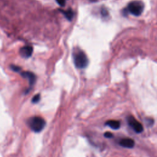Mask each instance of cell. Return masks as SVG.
I'll return each mask as SVG.
<instances>
[{"mask_svg":"<svg viewBox=\"0 0 157 157\" xmlns=\"http://www.w3.org/2000/svg\"><path fill=\"white\" fill-rule=\"evenodd\" d=\"M72 56L75 67L79 69H83L87 66L88 59L84 52L78 48H75L72 53Z\"/></svg>","mask_w":157,"mask_h":157,"instance_id":"obj_1","label":"cell"},{"mask_svg":"<svg viewBox=\"0 0 157 157\" xmlns=\"http://www.w3.org/2000/svg\"><path fill=\"white\" fill-rule=\"evenodd\" d=\"M28 124L34 132H39L45 127L46 123L45 120L40 117H33L28 120Z\"/></svg>","mask_w":157,"mask_h":157,"instance_id":"obj_2","label":"cell"},{"mask_svg":"<svg viewBox=\"0 0 157 157\" xmlns=\"http://www.w3.org/2000/svg\"><path fill=\"white\" fill-rule=\"evenodd\" d=\"M144 4L140 1H133L130 2L126 8L127 12L134 16H139L144 10Z\"/></svg>","mask_w":157,"mask_h":157,"instance_id":"obj_3","label":"cell"},{"mask_svg":"<svg viewBox=\"0 0 157 157\" xmlns=\"http://www.w3.org/2000/svg\"><path fill=\"white\" fill-rule=\"evenodd\" d=\"M128 122L130 126L137 133H140L143 131V126L142 125L137 121L135 118L132 116H129L128 117Z\"/></svg>","mask_w":157,"mask_h":157,"instance_id":"obj_4","label":"cell"},{"mask_svg":"<svg viewBox=\"0 0 157 157\" xmlns=\"http://www.w3.org/2000/svg\"><path fill=\"white\" fill-rule=\"evenodd\" d=\"M21 75H22L23 77L26 78L28 80L30 88L35 83L36 80V75L34 73H33L31 72H29V71H25V72H22L21 73Z\"/></svg>","mask_w":157,"mask_h":157,"instance_id":"obj_5","label":"cell"},{"mask_svg":"<svg viewBox=\"0 0 157 157\" xmlns=\"http://www.w3.org/2000/svg\"><path fill=\"white\" fill-rule=\"evenodd\" d=\"M33 47L31 46L26 45L21 47L20 49V55L25 58H29L32 55L33 53Z\"/></svg>","mask_w":157,"mask_h":157,"instance_id":"obj_6","label":"cell"},{"mask_svg":"<svg viewBox=\"0 0 157 157\" xmlns=\"http://www.w3.org/2000/svg\"><path fill=\"white\" fill-rule=\"evenodd\" d=\"M120 145L125 148H132L134 146V141L130 138L122 139L120 141Z\"/></svg>","mask_w":157,"mask_h":157,"instance_id":"obj_7","label":"cell"},{"mask_svg":"<svg viewBox=\"0 0 157 157\" xmlns=\"http://www.w3.org/2000/svg\"><path fill=\"white\" fill-rule=\"evenodd\" d=\"M105 124L110 126L111 128L113 129H117L120 126V123L117 120H109L106 121Z\"/></svg>","mask_w":157,"mask_h":157,"instance_id":"obj_8","label":"cell"},{"mask_svg":"<svg viewBox=\"0 0 157 157\" xmlns=\"http://www.w3.org/2000/svg\"><path fill=\"white\" fill-rule=\"evenodd\" d=\"M62 12V13L64 14V15L65 16V17L69 21H71L74 16V12L72 10V9H69L67 10H61Z\"/></svg>","mask_w":157,"mask_h":157,"instance_id":"obj_9","label":"cell"},{"mask_svg":"<svg viewBox=\"0 0 157 157\" xmlns=\"http://www.w3.org/2000/svg\"><path fill=\"white\" fill-rule=\"evenodd\" d=\"M40 96L39 94H36L32 99V102L33 103H37L40 100Z\"/></svg>","mask_w":157,"mask_h":157,"instance_id":"obj_10","label":"cell"},{"mask_svg":"<svg viewBox=\"0 0 157 157\" xmlns=\"http://www.w3.org/2000/svg\"><path fill=\"white\" fill-rule=\"evenodd\" d=\"M101 12V14H102V15L103 17H106V16H107L108 14H109L108 11H107V10L105 8H102Z\"/></svg>","mask_w":157,"mask_h":157,"instance_id":"obj_11","label":"cell"},{"mask_svg":"<svg viewBox=\"0 0 157 157\" xmlns=\"http://www.w3.org/2000/svg\"><path fill=\"white\" fill-rule=\"evenodd\" d=\"M11 69L15 71V72H19L21 71V67L18 66H14V65H12L11 66Z\"/></svg>","mask_w":157,"mask_h":157,"instance_id":"obj_12","label":"cell"},{"mask_svg":"<svg viewBox=\"0 0 157 157\" xmlns=\"http://www.w3.org/2000/svg\"><path fill=\"white\" fill-rule=\"evenodd\" d=\"M56 1L60 6H64L66 0H56Z\"/></svg>","mask_w":157,"mask_h":157,"instance_id":"obj_13","label":"cell"},{"mask_svg":"<svg viewBox=\"0 0 157 157\" xmlns=\"http://www.w3.org/2000/svg\"><path fill=\"white\" fill-rule=\"evenodd\" d=\"M104 137H105L107 138H111V137H112L113 134L111 132H105L104 133Z\"/></svg>","mask_w":157,"mask_h":157,"instance_id":"obj_14","label":"cell"}]
</instances>
